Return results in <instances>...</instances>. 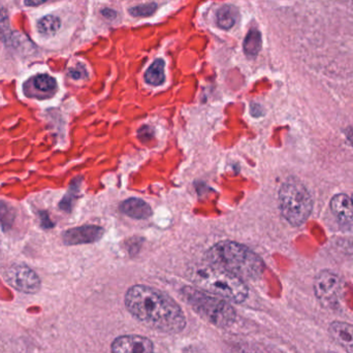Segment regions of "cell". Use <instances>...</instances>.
Returning <instances> with one entry per match:
<instances>
[{"label": "cell", "instance_id": "obj_1", "mask_svg": "<svg viewBox=\"0 0 353 353\" xmlns=\"http://www.w3.org/2000/svg\"><path fill=\"white\" fill-rule=\"evenodd\" d=\"M126 309L146 327L165 334H179L186 327V317L174 299L157 288L132 286L126 292Z\"/></svg>", "mask_w": 353, "mask_h": 353}, {"label": "cell", "instance_id": "obj_2", "mask_svg": "<svg viewBox=\"0 0 353 353\" xmlns=\"http://www.w3.org/2000/svg\"><path fill=\"white\" fill-rule=\"evenodd\" d=\"M188 277L197 288L224 300L241 304L248 298V288L243 279L213 263L193 265Z\"/></svg>", "mask_w": 353, "mask_h": 353}, {"label": "cell", "instance_id": "obj_3", "mask_svg": "<svg viewBox=\"0 0 353 353\" xmlns=\"http://www.w3.org/2000/svg\"><path fill=\"white\" fill-rule=\"evenodd\" d=\"M207 256L209 263L234 274L241 279H259L265 271L263 259L244 245L236 242L224 241L217 243L210 248Z\"/></svg>", "mask_w": 353, "mask_h": 353}, {"label": "cell", "instance_id": "obj_4", "mask_svg": "<svg viewBox=\"0 0 353 353\" xmlns=\"http://www.w3.org/2000/svg\"><path fill=\"white\" fill-rule=\"evenodd\" d=\"M181 294L199 316L215 327L226 329L236 321V313L234 307L220 296L192 286L183 288Z\"/></svg>", "mask_w": 353, "mask_h": 353}, {"label": "cell", "instance_id": "obj_5", "mask_svg": "<svg viewBox=\"0 0 353 353\" xmlns=\"http://www.w3.org/2000/svg\"><path fill=\"white\" fill-rule=\"evenodd\" d=\"M279 207L290 225L302 226L311 216L313 199L310 191L296 179H290L279 189Z\"/></svg>", "mask_w": 353, "mask_h": 353}, {"label": "cell", "instance_id": "obj_6", "mask_svg": "<svg viewBox=\"0 0 353 353\" xmlns=\"http://www.w3.org/2000/svg\"><path fill=\"white\" fill-rule=\"evenodd\" d=\"M314 294L321 306L334 309L338 306L342 294V280L335 272L325 270L315 277Z\"/></svg>", "mask_w": 353, "mask_h": 353}, {"label": "cell", "instance_id": "obj_7", "mask_svg": "<svg viewBox=\"0 0 353 353\" xmlns=\"http://www.w3.org/2000/svg\"><path fill=\"white\" fill-rule=\"evenodd\" d=\"M6 279L12 288L24 294H37L41 288V279L37 274L22 263L10 265L6 272Z\"/></svg>", "mask_w": 353, "mask_h": 353}, {"label": "cell", "instance_id": "obj_8", "mask_svg": "<svg viewBox=\"0 0 353 353\" xmlns=\"http://www.w3.org/2000/svg\"><path fill=\"white\" fill-rule=\"evenodd\" d=\"M111 350L112 353H157L153 342L141 335H123L116 338Z\"/></svg>", "mask_w": 353, "mask_h": 353}, {"label": "cell", "instance_id": "obj_9", "mask_svg": "<svg viewBox=\"0 0 353 353\" xmlns=\"http://www.w3.org/2000/svg\"><path fill=\"white\" fill-rule=\"evenodd\" d=\"M332 213L346 232L353 234V201L345 193H338L330 201Z\"/></svg>", "mask_w": 353, "mask_h": 353}, {"label": "cell", "instance_id": "obj_10", "mask_svg": "<svg viewBox=\"0 0 353 353\" xmlns=\"http://www.w3.org/2000/svg\"><path fill=\"white\" fill-rule=\"evenodd\" d=\"M103 236V230L99 226L85 225L66 230L62 239L66 245H82L97 242Z\"/></svg>", "mask_w": 353, "mask_h": 353}, {"label": "cell", "instance_id": "obj_11", "mask_svg": "<svg viewBox=\"0 0 353 353\" xmlns=\"http://www.w3.org/2000/svg\"><path fill=\"white\" fill-rule=\"evenodd\" d=\"M332 339L347 353H353V325L343 321H334L330 325Z\"/></svg>", "mask_w": 353, "mask_h": 353}, {"label": "cell", "instance_id": "obj_12", "mask_svg": "<svg viewBox=\"0 0 353 353\" xmlns=\"http://www.w3.org/2000/svg\"><path fill=\"white\" fill-rule=\"evenodd\" d=\"M120 210L125 215L134 219H147L152 215V209L150 205L143 199H136V197L124 201L120 205Z\"/></svg>", "mask_w": 353, "mask_h": 353}, {"label": "cell", "instance_id": "obj_13", "mask_svg": "<svg viewBox=\"0 0 353 353\" xmlns=\"http://www.w3.org/2000/svg\"><path fill=\"white\" fill-rule=\"evenodd\" d=\"M239 18L238 8H234V6H223L220 8L216 16V21L219 28L223 30H228L232 28L236 23Z\"/></svg>", "mask_w": 353, "mask_h": 353}, {"label": "cell", "instance_id": "obj_14", "mask_svg": "<svg viewBox=\"0 0 353 353\" xmlns=\"http://www.w3.org/2000/svg\"><path fill=\"white\" fill-rule=\"evenodd\" d=\"M165 61L163 59H157L145 74V81L152 86H159L163 84L165 80Z\"/></svg>", "mask_w": 353, "mask_h": 353}, {"label": "cell", "instance_id": "obj_15", "mask_svg": "<svg viewBox=\"0 0 353 353\" xmlns=\"http://www.w3.org/2000/svg\"><path fill=\"white\" fill-rule=\"evenodd\" d=\"M261 45H263V41H261V32L257 29H251L245 37L243 49L247 56L255 57L261 51Z\"/></svg>", "mask_w": 353, "mask_h": 353}, {"label": "cell", "instance_id": "obj_16", "mask_svg": "<svg viewBox=\"0 0 353 353\" xmlns=\"http://www.w3.org/2000/svg\"><path fill=\"white\" fill-rule=\"evenodd\" d=\"M60 27H61V21L58 17L52 16V14L43 17L37 24L39 32L45 37H53L58 32Z\"/></svg>", "mask_w": 353, "mask_h": 353}, {"label": "cell", "instance_id": "obj_17", "mask_svg": "<svg viewBox=\"0 0 353 353\" xmlns=\"http://www.w3.org/2000/svg\"><path fill=\"white\" fill-rule=\"evenodd\" d=\"M14 33L10 27V17L6 8H0V39L6 45L12 46Z\"/></svg>", "mask_w": 353, "mask_h": 353}, {"label": "cell", "instance_id": "obj_18", "mask_svg": "<svg viewBox=\"0 0 353 353\" xmlns=\"http://www.w3.org/2000/svg\"><path fill=\"white\" fill-rule=\"evenodd\" d=\"M33 86L39 91L43 93H53L57 88V83L55 79L49 74H39L32 80Z\"/></svg>", "mask_w": 353, "mask_h": 353}, {"label": "cell", "instance_id": "obj_19", "mask_svg": "<svg viewBox=\"0 0 353 353\" xmlns=\"http://www.w3.org/2000/svg\"><path fill=\"white\" fill-rule=\"evenodd\" d=\"M14 222V211L10 205L0 203V226L3 230H10Z\"/></svg>", "mask_w": 353, "mask_h": 353}, {"label": "cell", "instance_id": "obj_20", "mask_svg": "<svg viewBox=\"0 0 353 353\" xmlns=\"http://www.w3.org/2000/svg\"><path fill=\"white\" fill-rule=\"evenodd\" d=\"M228 353H263L259 348L247 342H232L226 347Z\"/></svg>", "mask_w": 353, "mask_h": 353}, {"label": "cell", "instance_id": "obj_21", "mask_svg": "<svg viewBox=\"0 0 353 353\" xmlns=\"http://www.w3.org/2000/svg\"><path fill=\"white\" fill-rule=\"evenodd\" d=\"M157 10V4L152 3L140 4L130 8V14L134 17H150Z\"/></svg>", "mask_w": 353, "mask_h": 353}, {"label": "cell", "instance_id": "obj_22", "mask_svg": "<svg viewBox=\"0 0 353 353\" xmlns=\"http://www.w3.org/2000/svg\"><path fill=\"white\" fill-rule=\"evenodd\" d=\"M79 187H80L79 183H72L68 194L63 197V199H62L59 205V207L61 208L63 211L70 212V210H72V201L76 199L77 193L79 192Z\"/></svg>", "mask_w": 353, "mask_h": 353}, {"label": "cell", "instance_id": "obj_23", "mask_svg": "<svg viewBox=\"0 0 353 353\" xmlns=\"http://www.w3.org/2000/svg\"><path fill=\"white\" fill-rule=\"evenodd\" d=\"M70 76L74 80H81V79L86 78L87 72L84 66L78 65L70 70Z\"/></svg>", "mask_w": 353, "mask_h": 353}, {"label": "cell", "instance_id": "obj_24", "mask_svg": "<svg viewBox=\"0 0 353 353\" xmlns=\"http://www.w3.org/2000/svg\"><path fill=\"white\" fill-rule=\"evenodd\" d=\"M39 219H41V225L45 228H53V222L50 219L49 215L46 212H41L39 213Z\"/></svg>", "mask_w": 353, "mask_h": 353}, {"label": "cell", "instance_id": "obj_25", "mask_svg": "<svg viewBox=\"0 0 353 353\" xmlns=\"http://www.w3.org/2000/svg\"><path fill=\"white\" fill-rule=\"evenodd\" d=\"M139 137H140L143 142H146V141H148V139L152 138V130L148 126H145L139 132Z\"/></svg>", "mask_w": 353, "mask_h": 353}, {"label": "cell", "instance_id": "obj_26", "mask_svg": "<svg viewBox=\"0 0 353 353\" xmlns=\"http://www.w3.org/2000/svg\"><path fill=\"white\" fill-rule=\"evenodd\" d=\"M101 14L105 18L110 19V20H113L117 16L115 10H110V8H105V10H101Z\"/></svg>", "mask_w": 353, "mask_h": 353}, {"label": "cell", "instance_id": "obj_27", "mask_svg": "<svg viewBox=\"0 0 353 353\" xmlns=\"http://www.w3.org/2000/svg\"><path fill=\"white\" fill-rule=\"evenodd\" d=\"M48 1H50V0H24V3L27 6H37Z\"/></svg>", "mask_w": 353, "mask_h": 353}, {"label": "cell", "instance_id": "obj_28", "mask_svg": "<svg viewBox=\"0 0 353 353\" xmlns=\"http://www.w3.org/2000/svg\"><path fill=\"white\" fill-rule=\"evenodd\" d=\"M345 136L348 142H350L353 147V126H350V128H348L347 130H345Z\"/></svg>", "mask_w": 353, "mask_h": 353}, {"label": "cell", "instance_id": "obj_29", "mask_svg": "<svg viewBox=\"0 0 353 353\" xmlns=\"http://www.w3.org/2000/svg\"><path fill=\"white\" fill-rule=\"evenodd\" d=\"M259 110H261V107H259V105H251V114H252L254 117H259V116L261 115Z\"/></svg>", "mask_w": 353, "mask_h": 353}, {"label": "cell", "instance_id": "obj_30", "mask_svg": "<svg viewBox=\"0 0 353 353\" xmlns=\"http://www.w3.org/2000/svg\"><path fill=\"white\" fill-rule=\"evenodd\" d=\"M319 353H337V352H319Z\"/></svg>", "mask_w": 353, "mask_h": 353}, {"label": "cell", "instance_id": "obj_31", "mask_svg": "<svg viewBox=\"0 0 353 353\" xmlns=\"http://www.w3.org/2000/svg\"><path fill=\"white\" fill-rule=\"evenodd\" d=\"M352 201H353V195H352Z\"/></svg>", "mask_w": 353, "mask_h": 353}]
</instances>
